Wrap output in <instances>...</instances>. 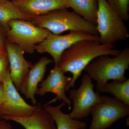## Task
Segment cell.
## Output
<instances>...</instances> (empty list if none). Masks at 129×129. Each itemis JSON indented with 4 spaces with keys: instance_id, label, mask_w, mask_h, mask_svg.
<instances>
[{
    "instance_id": "obj_1",
    "label": "cell",
    "mask_w": 129,
    "mask_h": 129,
    "mask_svg": "<svg viewBox=\"0 0 129 129\" xmlns=\"http://www.w3.org/2000/svg\"><path fill=\"white\" fill-rule=\"evenodd\" d=\"M121 50L114 45L102 44L99 41L82 40L76 42L63 52L57 66L64 73L72 74V79L66 86V92L74 88L75 82L86 67L99 56L103 55L115 56Z\"/></svg>"
},
{
    "instance_id": "obj_2",
    "label": "cell",
    "mask_w": 129,
    "mask_h": 129,
    "mask_svg": "<svg viewBox=\"0 0 129 129\" xmlns=\"http://www.w3.org/2000/svg\"><path fill=\"white\" fill-rule=\"evenodd\" d=\"M66 9L35 16L30 22L37 27L47 29L53 34L60 35L65 31L74 30L99 36L96 25L74 11L70 12Z\"/></svg>"
},
{
    "instance_id": "obj_3",
    "label": "cell",
    "mask_w": 129,
    "mask_h": 129,
    "mask_svg": "<svg viewBox=\"0 0 129 129\" xmlns=\"http://www.w3.org/2000/svg\"><path fill=\"white\" fill-rule=\"evenodd\" d=\"M129 68V48L126 47L113 58L109 55L99 56L84 70L96 83H106L111 80L123 82L127 80L125 73Z\"/></svg>"
},
{
    "instance_id": "obj_4",
    "label": "cell",
    "mask_w": 129,
    "mask_h": 129,
    "mask_svg": "<svg viewBox=\"0 0 129 129\" xmlns=\"http://www.w3.org/2000/svg\"><path fill=\"white\" fill-rule=\"evenodd\" d=\"M97 30L102 44L114 45L129 37L125 21L110 7L106 0H97Z\"/></svg>"
},
{
    "instance_id": "obj_5",
    "label": "cell",
    "mask_w": 129,
    "mask_h": 129,
    "mask_svg": "<svg viewBox=\"0 0 129 129\" xmlns=\"http://www.w3.org/2000/svg\"><path fill=\"white\" fill-rule=\"evenodd\" d=\"M51 33L30 21L14 19L8 22L6 36L7 41L18 45L25 52L33 54L35 51L36 44L41 43Z\"/></svg>"
},
{
    "instance_id": "obj_6",
    "label": "cell",
    "mask_w": 129,
    "mask_h": 129,
    "mask_svg": "<svg viewBox=\"0 0 129 129\" xmlns=\"http://www.w3.org/2000/svg\"><path fill=\"white\" fill-rule=\"evenodd\" d=\"M92 80L87 74L84 75L78 89L70 90L69 99L73 106L69 114L72 118L80 120L87 117L92 108L103 99V95L94 91Z\"/></svg>"
},
{
    "instance_id": "obj_7",
    "label": "cell",
    "mask_w": 129,
    "mask_h": 129,
    "mask_svg": "<svg viewBox=\"0 0 129 129\" xmlns=\"http://www.w3.org/2000/svg\"><path fill=\"white\" fill-rule=\"evenodd\" d=\"M91 124L89 129H107L129 114V106L115 98L103 95L101 102L91 109Z\"/></svg>"
},
{
    "instance_id": "obj_8",
    "label": "cell",
    "mask_w": 129,
    "mask_h": 129,
    "mask_svg": "<svg viewBox=\"0 0 129 129\" xmlns=\"http://www.w3.org/2000/svg\"><path fill=\"white\" fill-rule=\"evenodd\" d=\"M100 41L99 36L78 31H70L68 34L60 35L51 33L39 45L36 46L38 53H47L53 58L55 66H57L61 56L65 50L76 42L82 40Z\"/></svg>"
},
{
    "instance_id": "obj_9",
    "label": "cell",
    "mask_w": 129,
    "mask_h": 129,
    "mask_svg": "<svg viewBox=\"0 0 129 129\" xmlns=\"http://www.w3.org/2000/svg\"><path fill=\"white\" fill-rule=\"evenodd\" d=\"M5 87V99L4 103L0 106V115L16 117H27L32 115L41 106H31L24 101L19 94L17 90L12 82L10 76V70L3 80Z\"/></svg>"
},
{
    "instance_id": "obj_10",
    "label": "cell",
    "mask_w": 129,
    "mask_h": 129,
    "mask_svg": "<svg viewBox=\"0 0 129 129\" xmlns=\"http://www.w3.org/2000/svg\"><path fill=\"white\" fill-rule=\"evenodd\" d=\"M64 74L59 67L55 66L47 78L39 85L40 88L37 89L36 94L43 96L47 92H52L55 94L56 97L51 102L62 100L70 109L72 102L66 95L65 88L72 78L65 76Z\"/></svg>"
},
{
    "instance_id": "obj_11",
    "label": "cell",
    "mask_w": 129,
    "mask_h": 129,
    "mask_svg": "<svg viewBox=\"0 0 129 129\" xmlns=\"http://www.w3.org/2000/svg\"><path fill=\"white\" fill-rule=\"evenodd\" d=\"M6 50L9 60L10 76L18 91L22 81L33 64L25 59V52L18 45L6 41Z\"/></svg>"
},
{
    "instance_id": "obj_12",
    "label": "cell",
    "mask_w": 129,
    "mask_h": 129,
    "mask_svg": "<svg viewBox=\"0 0 129 129\" xmlns=\"http://www.w3.org/2000/svg\"><path fill=\"white\" fill-rule=\"evenodd\" d=\"M52 62L51 59L43 57L33 65L21 83L20 91L26 99H30L34 105L37 103L35 95L39 84L44 78L47 65Z\"/></svg>"
},
{
    "instance_id": "obj_13",
    "label": "cell",
    "mask_w": 129,
    "mask_h": 129,
    "mask_svg": "<svg viewBox=\"0 0 129 129\" xmlns=\"http://www.w3.org/2000/svg\"><path fill=\"white\" fill-rule=\"evenodd\" d=\"M12 2L23 13L33 17L69 8L67 0H17Z\"/></svg>"
},
{
    "instance_id": "obj_14",
    "label": "cell",
    "mask_w": 129,
    "mask_h": 129,
    "mask_svg": "<svg viewBox=\"0 0 129 129\" xmlns=\"http://www.w3.org/2000/svg\"><path fill=\"white\" fill-rule=\"evenodd\" d=\"M1 118L17 122L25 129H57L53 117L42 106L29 116L21 117L3 115Z\"/></svg>"
},
{
    "instance_id": "obj_15",
    "label": "cell",
    "mask_w": 129,
    "mask_h": 129,
    "mask_svg": "<svg viewBox=\"0 0 129 129\" xmlns=\"http://www.w3.org/2000/svg\"><path fill=\"white\" fill-rule=\"evenodd\" d=\"M66 104L64 102L58 106H53L46 104L44 108L53 117L57 129H86L87 124L80 120L72 118L69 114L63 113L61 109Z\"/></svg>"
},
{
    "instance_id": "obj_16",
    "label": "cell",
    "mask_w": 129,
    "mask_h": 129,
    "mask_svg": "<svg viewBox=\"0 0 129 129\" xmlns=\"http://www.w3.org/2000/svg\"><path fill=\"white\" fill-rule=\"evenodd\" d=\"M96 91L99 93L112 94L115 98L129 106V79L120 82L113 80L105 83H96L95 86Z\"/></svg>"
},
{
    "instance_id": "obj_17",
    "label": "cell",
    "mask_w": 129,
    "mask_h": 129,
    "mask_svg": "<svg viewBox=\"0 0 129 129\" xmlns=\"http://www.w3.org/2000/svg\"><path fill=\"white\" fill-rule=\"evenodd\" d=\"M67 2L74 11L96 26L97 0H67Z\"/></svg>"
},
{
    "instance_id": "obj_18",
    "label": "cell",
    "mask_w": 129,
    "mask_h": 129,
    "mask_svg": "<svg viewBox=\"0 0 129 129\" xmlns=\"http://www.w3.org/2000/svg\"><path fill=\"white\" fill-rule=\"evenodd\" d=\"M34 17L23 13L18 9L11 2L7 1L0 3V24L6 30L8 22L14 19H20L31 21Z\"/></svg>"
},
{
    "instance_id": "obj_19",
    "label": "cell",
    "mask_w": 129,
    "mask_h": 129,
    "mask_svg": "<svg viewBox=\"0 0 129 129\" xmlns=\"http://www.w3.org/2000/svg\"><path fill=\"white\" fill-rule=\"evenodd\" d=\"M112 9L124 21L129 20V0H106Z\"/></svg>"
},
{
    "instance_id": "obj_20",
    "label": "cell",
    "mask_w": 129,
    "mask_h": 129,
    "mask_svg": "<svg viewBox=\"0 0 129 129\" xmlns=\"http://www.w3.org/2000/svg\"><path fill=\"white\" fill-rule=\"evenodd\" d=\"M9 70V60L6 52V53L0 55V83H3Z\"/></svg>"
},
{
    "instance_id": "obj_21",
    "label": "cell",
    "mask_w": 129,
    "mask_h": 129,
    "mask_svg": "<svg viewBox=\"0 0 129 129\" xmlns=\"http://www.w3.org/2000/svg\"><path fill=\"white\" fill-rule=\"evenodd\" d=\"M6 36V29L2 26H0V47L5 49L6 43L5 37Z\"/></svg>"
},
{
    "instance_id": "obj_22",
    "label": "cell",
    "mask_w": 129,
    "mask_h": 129,
    "mask_svg": "<svg viewBox=\"0 0 129 129\" xmlns=\"http://www.w3.org/2000/svg\"><path fill=\"white\" fill-rule=\"evenodd\" d=\"M5 99V87L3 83H0V106L4 103Z\"/></svg>"
},
{
    "instance_id": "obj_23",
    "label": "cell",
    "mask_w": 129,
    "mask_h": 129,
    "mask_svg": "<svg viewBox=\"0 0 129 129\" xmlns=\"http://www.w3.org/2000/svg\"><path fill=\"white\" fill-rule=\"evenodd\" d=\"M0 129H14L12 128L11 125L9 122L0 119Z\"/></svg>"
},
{
    "instance_id": "obj_24",
    "label": "cell",
    "mask_w": 129,
    "mask_h": 129,
    "mask_svg": "<svg viewBox=\"0 0 129 129\" xmlns=\"http://www.w3.org/2000/svg\"><path fill=\"white\" fill-rule=\"evenodd\" d=\"M6 50L5 49H3V48H1L0 47V55L1 54H3L6 53Z\"/></svg>"
},
{
    "instance_id": "obj_25",
    "label": "cell",
    "mask_w": 129,
    "mask_h": 129,
    "mask_svg": "<svg viewBox=\"0 0 129 129\" xmlns=\"http://www.w3.org/2000/svg\"><path fill=\"white\" fill-rule=\"evenodd\" d=\"M7 1L8 0H0V3L5 2Z\"/></svg>"
},
{
    "instance_id": "obj_26",
    "label": "cell",
    "mask_w": 129,
    "mask_h": 129,
    "mask_svg": "<svg viewBox=\"0 0 129 129\" xmlns=\"http://www.w3.org/2000/svg\"><path fill=\"white\" fill-rule=\"evenodd\" d=\"M8 1H9L11 2H12L14 1H17V0H8Z\"/></svg>"
},
{
    "instance_id": "obj_27",
    "label": "cell",
    "mask_w": 129,
    "mask_h": 129,
    "mask_svg": "<svg viewBox=\"0 0 129 129\" xmlns=\"http://www.w3.org/2000/svg\"><path fill=\"white\" fill-rule=\"evenodd\" d=\"M1 119V115H0V119Z\"/></svg>"
}]
</instances>
